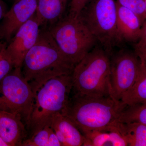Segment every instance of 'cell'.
<instances>
[{
  "label": "cell",
  "instance_id": "22",
  "mask_svg": "<svg viewBox=\"0 0 146 146\" xmlns=\"http://www.w3.org/2000/svg\"><path fill=\"white\" fill-rule=\"evenodd\" d=\"M91 0H70L69 5V16L78 17L81 11Z\"/></svg>",
  "mask_w": 146,
  "mask_h": 146
},
{
  "label": "cell",
  "instance_id": "18",
  "mask_svg": "<svg viewBox=\"0 0 146 146\" xmlns=\"http://www.w3.org/2000/svg\"><path fill=\"white\" fill-rule=\"evenodd\" d=\"M116 121L138 122L146 125V102L126 106L120 113Z\"/></svg>",
  "mask_w": 146,
  "mask_h": 146
},
{
  "label": "cell",
  "instance_id": "10",
  "mask_svg": "<svg viewBox=\"0 0 146 146\" xmlns=\"http://www.w3.org/2000/svg\"><path fill=\"white\" fill-rule=\"evenodd\" d=\"M37 0H18L0 23V40L7 43L17 31L36 12Z\"/></svg>",
  "mask_w": 146,
  "mask_h": 146
},
{
  "label": "cell",
  "instance_id": "20",
  "mask_svg": "<svg viewBox=\"0 0 146 146\" xmlns=\"http://www.w3.org/2000/svg\"><path fill=\"white\" fill-rule=\"evenodd\" d=\"M119 5L133 11L140 18L143 25L146 13L145 0H116Z\"/></svg>",
  "mask_w": 146,
  "mask_h": 146
},
{
  "label": "cell",
  "instance_id": "24",
  "mask_svg": "<svg viewBox=\"0 0 146 146\" xmlns=\"http://www.w3.org/2000/svg\"><path fill=\"white\" fill-rule=\"evenodd\" d=\"M136 44L146 46V16L145 19L141 27V34L140 39Z\"/></svg>",
  "mask_w": 146,
  "mask_h": 146
},
{
  "label": "cell",
  "instance_id": "27",
  "mask_svg": "<svg viewBox=\"0 0 146 146\" xmlns=\"http://www.w3.org/2000/svg\"><path fill=\"white\" fill-rule=\"evenodd\" d=\"M0 146H8L1 136H0Z\"/></svg>",
  "mask_w": 146,
  "mask_h": 146
},
{
  "label": "cell",
  "instance_id": "12",
  "mask_svg": "<svg viewBox=\"0 0 146 146\" xmlns=\"http://www.w3.org/2000/svg\"><path fill=\"white\" fill-rule=\"evenodd\" d=\"M49 126L54 131L62 146H83L86 141L73 122L61 113L53 116Z\"/></svg>",
  "mask_w": 146,
  "mask_h": 146
},
{
  "label": "cell",
  "instance_id": "5",
  "mask_svg": "<svg viewBox=\"0 0 146 146\" xmlns=\"http://www.w3.org/2000/svg\"><path fill=\"white\" fill-rule=\"evenodd\" d=\"M48 30L60 50L75 65L98 44L79 16L68 15Z\"/></svg>",
  "mask_w": 146,
  "mask_h": 146
},
{
  "label": "cell",
  "instance_id": "2",
  "mask_svg": "<svg viewBox=\"0 0 146 146\" xmlns=\"http://www.w3.org/2000/svg\"><path fill=\"white\" fill-rule=\"evenodd\" d=\"M125 107L110 96H88L72 92L63 115L68 117L82 133L90 130H109Z\"/></svg>",
  "mask_w": 146,
  "mask_h": 146
},
{
  "label": "cell",
  "instance_id": "4",
  "mask_svg": "<svg viewBox=\"0 0 146 146\" xmlns=\"http://www.w3.org/2000/svg\"><path fill=\"white\" fill-rule=\"evenodd\" d=\"M110 57L100 46L89 52L75 66L72 92L88 96L111 97Z\"/></svg>",
  "mask_w": 146,
  "mask_h": 146
},
{
  "label": "cell",
  "instance_id": "8",
  "mask_svg": "<svg viewBox=\"0 0 146 146\" xmlns=\"http://www.w3.org/2000/svg\"><path fill=\"white\" fill-rule=\"evenodd\" d=\"M140 58L124 49L120 50L110 57L111 98L121 102L123 96L130 88L138 77Z\"/></svg>",
  "mask_w": 146,
  "mask_h": 146
},
{
  "label": "cell",
  "instance_id": "3",
  "mask_svg": "<svg viewBox=\"0 0 146 146\" xmlns=\"http://www.w3.org/2000/svg\"><path fill=\"white\" fill-rule=\"evenodd\" d=\"M72 87V74L63 75L50 79L33 91L32 109L27 127L28 138L49 126L56 114H63Z\"/></svg>",
  "mask_w": 146,
  "mask_h": 146
},
{
  "label": "cell",
  "instance_id": "13",
  "mask_svg": "<svg viewBox=\"0 0 146 146\" xmlns=\"http://www.w3.org/2000/svg\"><path fill=\"white\" fill-rule=\"evenodd\" d=\"M117 29L120 39L123 42L137 43L141 36L142 25L140 18L129 9L117 3Z\"/></svg>",
  "mask_w": 146,
  "mask_h": 146
},
{
  "label": "cell",
  "instance_id": "11",
  "mask_svg": "<svg viewBox=\"0 0 146 146\" xmlns=\"http://www.w3.org/2000/svg\"><path fill=\"white\" fill-rule=\"evenodd\" d=\"M27 136L26 127L21 117L0 111V136L8 146H22Z\"/></svg>",
  "mask_w": 146,
  "mask_h": 146
},
{
  "label": "cell",
  "instance_id": "29",
  "mask_svg": "<svg viewBox=\"0 0 146 146\" xmlns=\"http://www.w3.org/2000/svg\"><path fill=\"white\" fill-rule=\"evenodd\" d=\"M18 1V0H15V1Z\"/></svg>",
  "mask_w": 146,
  "mask_h": 146
},
{
  "label": "cell",
  "instance_id": "19",
  "mask_svg": "<svg viewBox=\"0 0 146 146\" xmlns=\"http://www.w3.org/2000/svg\"><path fill=\"white\" fill-rule=\"evenodd\" d=\"M7 44L6 41L0 40V81L14 68L13 60L7 49Z\"/></svg>",
  "mask_w": 146,
  "mask_h": 146
},
{
  "label": "cell",
  "instance_id": "7",
  "mask_svg": "<svg viewBox=\"0 0 146 146\" xmlns=\"http://www.w3.org/2000/svg\"><path fill=\"white\" fill-rule=\"evenodd\" d=\"M33 102V91L21 68H14L0 81V111L21 117L27 129Z\"/></svg>",
  "mask_w": 146,
  "mask_h": 146
},
{
  "label": "cell",
  "instance_id": "17",
  "mask_svg": "<svg viewBox=\"0 0 146 146\" xmlns=\"http://www.w3.org/2000/svg\"><path fill=\"white\" fill-rule=\"evenodd\" d=\"M112 126L126 141L128 146H146V125L138 122H115Z\"/></svg>",
  "mask_w": 146,
  "mask_h": 146
},
{
  "label": "cell",
  "instance_id": "26",
  "mask_svg": "<svg viewBox=\"0 0 146 146\" xmlns=\"http://www.w3.org/2000/svg\"><path fill=\"white\" fill-rule=\"evenodd\" d=\"M7 11V7L5 3L2 0H0V21L2 20Z\"/></svg>",
  "mask_w": 146,
  "mask_h": 146
},
{
  "label": "cell",
  "instance_id": "9",
  "mask_svg": "<svg viewBox=\"0 0 146 146\" xmlns=\"http://www.w3.org/2000/svg\"><path fill=\"white\" fill-rule=\"evenodd\" d=\"M41 29L35 14L17 31L8 42L7 49L13 60L14 68H22L25 56L38 39Z\"/></svg>",
  "mask_w": 146,
  "mask_h": 146
},
{
  "label": "cell",
  "instance_id": "21",
  "mask_svg": "<svg viewBox=\"0 0 146 146\" xmlns=\"http://www.w3.org/2000/svg\"><path fill=\"white\" fill-rule=\"evenodd\" d=\"M51 128L46 126L32 136L26 138L22 146H48L49 135Z\"/></svg>",
  "mask_w": 146,
  "mask_h": 146
},
{
  "label": "cell",
  "instance_id": "15",
  "mask_svg": "<svg viewBox=\"0 0 146 146\" xmlns=\"http://www.w3.org/2000/svg\"><path fill=\"white\" fill-rule=\"evenodd\" d=\"M86 141L84 146H125L126 141L113 126L109 130H90L82 133Z\"/></svg>",
  "mask_w": 146,
  "mask_h": 146
},
{
  "label": "cell",
  "instance_id": "25",
  "mask_svg": "<svg viewBox=\"0 0 146 146\" xmlns=\"http://www.w3.org/2000/svg\"><path fill=\"white\" fill-rule=\"evenodd\" d=\"M135 52L146 62V46L135 44Z\"/></svg>",
  "mask_w": 146,
  "mask_h": 146
},
{
  "label": "cell",
  "instance_id": "28",
  "mask_svg": "<svg viewBox=\"0 0 146 146\" xmlns=\"http://www.w3.org/2000/svg\"><path fill=\"white\" fill-rule=\"evenodd\" d=\"M145 11L146 13V0H145Z\"/></svg>",
  "mask_w": 146,
  "mask_h": 146
},
{
  "label": "cell",
  "instance_id": "16",
  "mask_svg": "<svg viewBox=\"0 0 146 146\" xmlns=\"http://www.w3.org/2000/svg\"><path fill=\"white\" fill-rule=\"evenodd\" d=\"M138 56L140 63L138 77L133 86L124 95L121 101L125 106L146 102V62Z\"/></svg>",
  "mask_w": 146,
  "mask_h": 146
},
{
  "label": "cell",
  "instance_id": "23",
  "mask_svg": "<svg viewBox=\"0 0 146 146\" xmlns=\"http://www.w3.org/2000/svg\"><path fill=\"white\" fill-rule=\"evenodd\" d=\"M51 128V127H50ZM61 145L56 134L51 128L49 135L48 146H61Z\"/></svg>",
  "mask_w": 146,
  "mask_h": 146
},
{
  "label": "cell",
  "instance_id": "1",
  "mask_svg": "<svg viewBox=\"0 0 146 146\" xmlns=\"http://www.w3.org/2000/svg\"><path fill=\"white\" fill-rule=\"evenodd\" d=\"M75 66L60 50L48 29L41 28L38 39L25 56L21 69L33 92L50 79L72 74Z\"/></svg>",
  "mask_w": 146,
  "mask_h": 146
},
{
  "label": "cell",
  "instance_id": "6",
  "mask_svg": "<svg viewBox=\"0 0 146 146\" xmlns=\"http://www.w3.org/2000/svg\"><path fill=\"white\" fill-rule=\"evenodd\" d=\"M79 16L110 55L113 48L122 43L117 29L116 0H91Z\"/></svg>",
  "mask_w": 146,
  "mask_h": 146
},
{
  "label": "cell",
  "instance_id": "14",
  "mask_svg": "<svg viewBox=\"0 0 146 146\" xmlns=\"http://www.w3.org/2000/svg\"><path fill=\"white\" fill-rule=\"evenodd\" d=\"M70 0H37L35 13L41 28L48 29L64 17Z\"/></svg>",
  "mask_w": 146,
  "mask_h": 146
}]
</instances>
